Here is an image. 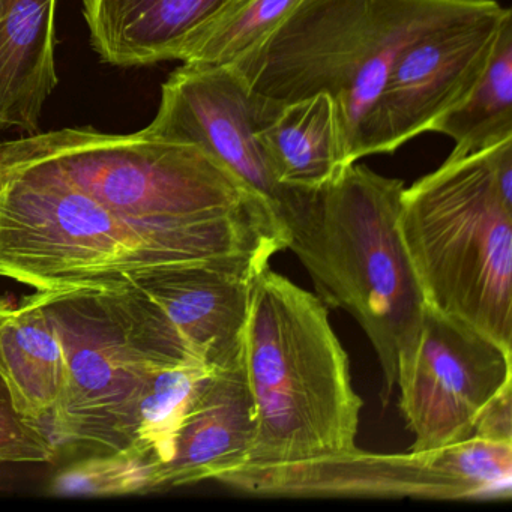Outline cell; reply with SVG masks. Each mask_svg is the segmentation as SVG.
Listing matches in <instances>:
<instances>
[{
  "label": "cell",
  "mask_w": 512,
  "mask_h": 512,
  "mask_svg": "<svg viewBox=\"0 0 512 512\" xmlns=\"http://www.w3.org/2000/svg\"><path fill=\"white\" fill-rule=\"evenodd\" d=\"M11 142L179 262L263 269L287 250L268 203L191 143L92 128L38 131Z\"/></svg>",
  "instance_id": "cell-1"
},
{
  "label": "cell",
  "mask_w": 512,
  "mask_h": 512,
  "mask_svg": "<svg viewBox=\"0 0 512 512\" xmlns=\"http://www.w3.org/2000/svg\"><path fill=\"white\" fill-rule=\"evenodd\" d=\"M401 179L349 164L320 188H296L278 221L317 298L347 311L373 346L383 403L409 370L424 322V295L398 233Z\"/></svg>",
  "instance_id": "cell-2"
},
{
  "label": "cell",
  "mask_w": 512,
  "mask_h": 512,
  "mask_svg": "<svg viewBox=\"0 0 512 512\" xmlns=\"http://www.w3.org/2000/svg\"><path fill=\"white\" fill-rule=\"evenodd\" d=\"M478 0H301L232 65L251 91L280 104L326 94L337 104L347 163L385 154L380 101L398 56Z\"/></svg>",
  "instance_id": "cell-3"
},
{
  "label": "cell",
  "mask_w": 512,
  "mask_h": 512,
  "mask_svg": "<svg viewBox=\"0 0 512 512\" xmlns=\"http://www.w3.org/2000/svg\"><path fill=\"white\" fill-rule=\"evenodd\" d=\"M242 352L256 433L241 466L298 463L358 448L364 401L317 296L266 266L251 286Z\"/></svg>",
  "instance_id": "cell-4"
},
{
  "label": "cell",
  "mask_w": 512,
  "mask_h": 512,
  "mask_svg": "<svg viewBox=\"0 0 512 512\" xmlns=\"http://www.w3.org/2000/svg\"><path fill=\"white\" fill-rule=\"evenodd\" d=\"M397 227L425 304L512 352V205L488 149L404 188Z\"/></svg>",
  "instance_id": "cell-5"
},
{
  "label": "cell",
  "mask_w": 512,
  "mask_h": 512,
  "mask_svg": "<svg viewBox=\"0 0 512 512\" xmlns=\"http://www.w3.org/2000/svg\"><path fill=\"white\" fill-rule=\"evenodd\" d=\"M182 263L145 241L64 173L0 143V277L38 292L112 290Z\"/></svg>",
  "instance_id": "cell-6"
},
{
  "label": "cell",
  "mask_w": 512,
  "mask_h": 512,
  "mask_svg": "<svg viewBox=\"0 0 512 512\" xmlns=\"http://www.w3.org/2000/svg\"><path fill=\"white\" fill-rule=\"evenodd\" d=\"M65 359V386L49 422L58 446L130 451L152 364L131 343L107 290L41 292Z\"/></svg>",
  "instance_id": "cell-7"
},
{
  "label": "cell",
  "mask_w": 512,
  "mask_h": 512,
  "mask_svg": "<svg viewBox=\"0 0 512 512\" xmlns=\"http://www.w3.org/2000/svg\"><path fill=\"white\" fill-rule=\"evenodd\" d=\"M263 269L241 263L166 266L107 293L131 343L152 364L215 370L242 353L251 286Z\"/></svg>",
  "instance_id": "cell-8"
},
{
  "label": "cell",
  "mask_w": 512,
  "mask_h": 512,
  "mask_svg": "<svg viewBox=\"0 0 512 512\" xmlns=\"http://www.w3.org/2000/svg\"><path fill=\"white\" fill-rule=\"evenodd\" d=\"M512 385V352L466 323L425 307L409 370L398 379L409 452L428 454L475 434L491 400Z\"/></svg>",
  "instance_id": "cell-9"
},
{
  "label": "cell",
  "mask_w": 512,
  "mask_h": 512,
  "mask_svg": "<svg viewBox=\"0 0 512 512\" xmlns=\"http://www.w3.org/2000/svg\"><path fill=\"white\" fill-rule=\"evenodd\" d=\"M508 19L509 8L496 0H478L403 50L380 101L385 154L431 133L439 119L469 98Z\"/></svg>",
  "instance_id": "cell-10"
},
{
  "label": "cell",
  "mask_w": 512,
  "mask_h": 512,
  "mask_svg": "<svg viewBox=\"0 0 512 512\" xmlns=\"http://www.w3.org/2000/svg\"><path fill=\"white\" fill-rule=\"evenodd\" d=\"M263 110L265 98L232 67L182 64L163 83L157 115L143 130L202 149L265 200L278 220L296 187L278 181L260 142Z\"/></svg>",
  "instance_id": "cell-11"
},
{
  "label": "cell",
  "mask_w": 512,
  "mask_h": 512,
  "mask_svg": "<svg viewBox=\"0 0 512 512\" xmlns=\"http://www.w3.org/2000/svg\"><path fill=\"white\" fill-rule=\"evenodd\" d=\"M217 481L262 497L478 500L475 490L448 469L439 449L376 454L356 448L298 463L239 466Z\"/></svg>",
  "instance_id": "cell-12"
},
{
  "label": "cell",
  "mask_w": 512,
  "mask_h": 512,
  "mask_svg": "<svg viewBox=\"0 0 512 512\" xmlns=\"http://www.w3.org/2000/svg\"><path fill=\"white\" fill-rule=\"evenodd\" d=\"M254 433L256 416L242 352L200 383L172 458L154 470L152 491L217 481L247 460Z\"/></svg>",
  "instance_id": "cell-13"
},
{
  "label": "cell",
  "mask_w": 512,
  "mask_h": 512,
  "mask_svg": "<svg viewBox=\"0 0 512 512\" xmlns=\"http://www.w3.org/2000/svg\"><path fill=\"white\" fill-rule=\"evenodd\" d=\"M242 0H83L92 49L113 67L181 61Z\"/></svg>",
  "instance_id": "cell-14"
},
{
  "label": "cell",
  "mask_w": 512,
  "mask_h": 512,
  "mask_svg": "<svg viewBox=\"0 0 512 512\" xmlns=\"http://www.w3.org/2000/svg\"><path fill=\"white\" fill-rule=\"evenodd\" d=\"M59 0H0V131H40L44 104L58 86Z\"/></svg>",
  "instance_id": "cell-15"
},
{
  "label": "cell",
  "mask_w": 512,
  "mask_h": 512,
  "mask_svg": "<svg viewBox=\"0 0 512 512\" xmlns=\"http://www.w3.org/2000/svg\"><path fill=\"white\" fill-rule=\"evenodd\" d=\"M257 134L275 176L287 187H323L349 166L340 113L329 95L290 104L265 98Z\"/></svg>",
  "instance_id": "cell-16"
},
{
  "label": "cell",
  "mask_w": 512,
  "mask_h": 512,
  "mask_svg": "<svg viewBox=\"0 0 512 512\" xmlns=\"http://www.w3.org/2000/svg\"><path fill=\"white\" fill-rule=\"evenodd\" d=\"M0 373L20 415L49 431L65 386V359L41 292L0 323Z\"/></svg>",
  "instance_id": "cell-17"
},
{
  "label": "cell",
  "mask_w": 512,
  "mask_h": 512,
  "mask_svg": "<svg viewBox=\"0 0 512 512\" xmlns=\"http://www.w3.org/2000/svg\"><path fill=\"white\" fill-rule=\"evenodd\" d=\"M431 133L454 140L452 157L475 154L512 137V19L503 23L472 94L439 119Z\"/></svg>",
  "instance_id": "cell-18"
},
{
  "label": "cell",
  "mask_w": 512,
  "mask_h": 512,
  "mask_svg": "<svg viewBox=\"0 0 512 512\" xmlns=\"http://www.w3.org/2000/svg\"><path fill=\"white\" fill-rule=\"evenodd\" d=\"M211 371L200 365H157L152 370L140 397L136 439L130 451L149 458L154 470L172 458L185 413Z\"/></svg>",
  "instance_id": "cell-19"
},
{
  "label": "cell",
  "mask_w": 512,
  "mask_h": 512,
  "mask_svg": "<svg viewBox=\"0 0 512 512\" xmlns=\"http://www.w3.org/2000/svg\"><path fill=\"white\" fill-rule=\"evenodd\" d=\"M301 0H242L197 38L182 55V64L232 67L262 43Z\"/></svg>",
  "instance_id": "cell-20"
},
{
  "label": "cell",
  "mask_w": 512,
  "mask_h": 512,
  "mask_svg": "<svg viewBox=\"0 0 512 512\" xmlns=\"http://www.w3.org/2000/svg\"><path fill=\"white\" fill-rule=\"evenodd\" d=\"M154 464L133 451L92 454L62 469L50 484L56 496H125L152 491Z\"/></svg>",
  "instance_id": "cell-21"
},
{
  "label": "cell",
  "mask_w": 512,
  "mask_h": 512,
  "mask_svg": "<svg viewBox=\"0 0 512 512\" xmlns=\"http://www.w3.org/2000/svg\"><path fill=\"white\" fill-rule=\"evenodd\" d=\"M446 466L476 491L478 500L512 496V442L472 436L440 449Z\"/></svg>",
  "instance_id": "cell-22"
},
{
  "label": "cell",
  "mask_w": 512,
  "mask_h": 512,
  "mask_svg": "<svg viewBox=\"0 0 512 512\" xmlns=\"http://www.w3.org/2000/svg\"><path fill=\"white\" fill-rule=\"evenodd\" d=\"M13 310L10 301L0 298V323ZM56 452L49 431L20 415L0 373V464L49 463Z\"/></svg>",
  "instance_id": "cell-23"
},
{
  "label": "cell",
  "mask_w": 512,
  "mask_h": 512,
  "mask_svg": "<svg viewBox=\"0 0 512 512\" xmlns=\"http://www.w3.org/2000/svg\"><path fill=\"white\" fill-rule=\"evenodd\" d=\"M473 436L512 442V385L488 403L476 422Z\"/></svg>",
  "instance_id": "cell-24"
},
{
  "label": "cell",
  "mask_w": 512,
  "mask_h": 512,
  "mask_svg": "<svg viewBox=\"0 0 512 512\" xmlns=\"http://www.w3.org/2000/svg\"><path fill=\"white\" fill-rule=\"evenodd\" d=\"M491 172L503 199L512 205V137L488 148Z\"/></svg>",
  "instance_id": "cell-25"
}]
</instances>
